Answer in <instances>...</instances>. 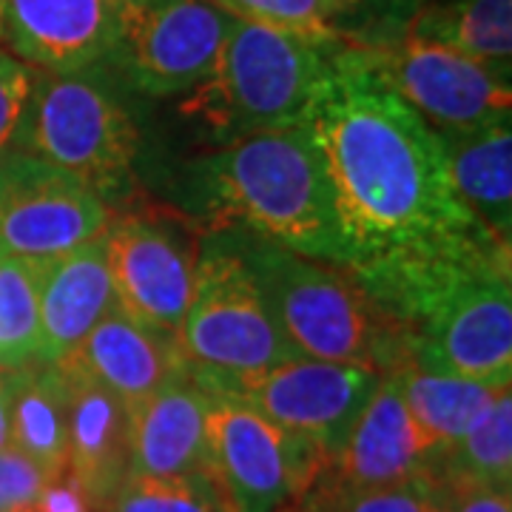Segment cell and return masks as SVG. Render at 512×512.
I'll return each instance as SVG.
<instances>
[{"mask_svg": "<svg viewBox=\"0 0 512 512\" xmlns=\"http://www.w3.org/2000/svg\"><path fill=\"white\" fill-rule=\"evenodd\" d=\"M188 185L208 228H242L293 254L348 268L336 194L308 123L211 148L191 165Z\"/></svg>", "mask_w": 512, "mask_h": 512, "instance_id": "cell-2", "label": "cell"}, {"mask_svg": "<svg viewBox=\"0 0 512 512\" xmlns=\"http://www.w3.org/2000/svg\"><path fill=\"white\" fill-rule=\"evenodd\" d=\"M325 464L311 441L239 399L211 393L208 470L231 512H293Z\"/></svg>", "mask_w": 512, "mask_h": 512, "instance_id": "cell-8", "label": "cell"}, {"mask_svg": "<svg viewBox=\"0 0 512 512\" xmlns=\"http://www.w3.org/2000/svg\"><path fill=\"white\" fill-rule=\"evenodd\" d=\"M29 512H94L86 498L74 490L69 481H55L46 487V493L40 495L35 507Z\"/></svg>", "mask_w": 512, "mask_h": 512, "instance_id": "cell-33", "label": "cell"}, {"mask_svg": "<svg viewBox=\"0 0 512 512\" xmlns=\"http://www.w3.org/2000/svg\"><path fill=\"white\" fill-rule=\"evenodd\" d=\"M114 208L77 177L23 151L0 154V256L55 259L103 237Z\"/></svg>", "mask_w": 512, "mask_h": 512, "instance_id": "cell-13", "label": "cell"}, {"mask_svg": "<svg viewBox=\"0 0 512 512\" xmlns=\"http://www.w3.org/2000/svg\"><path fill=\"white\" fill-rule=\"evenodd\" d=\"M359 55L436 134L512 117L510 77L456 49L404 35Z\"/></svg>", "mask_w": 512, "mask_h": 512, "instance_id": "cell-12", "label": "cell"}, {"mask_svg": "<svg viewBox=\"0 0 512 512\" xmlns=\"http://www.w3.org/2000/svg\"><path fill=\"white\" fill-rule=\"evenodd\" d=\"M444 493L447 512H512V490H495L481 484H447Z\"/></svg>", "mask_w": 512, "mask_h": 512, "instance_id": "cell-32", "label": "cell"}, {"mask_svg": "<svg viewBox=\"0 0 512 512\" xmlns=\"http://www.w3.org/2000/svg\"><path fill=\"white\" fill-rule=\"evenodd\" d=\"M211 393L188 370L131 410V476H191L208 470Z\"/></svg>", "mask_w": 512, "mask_h": 512, "instance_id": "cell-19", "label": "cell"}, {"mask_svg": "<svg viewBox=\"0 0 512 512\" xmlns=\"http://www.w3.org/2000/svg\"><path fill=\"white\" fill-rule=\"evenodd\" d=\"M510 256H478L384 302V311L404 330L410 365L512 384Z\"/></svg>", "mask_w": 512, "mask_h": 512, "instance_id": "cell-4", "label": "cell"}, {"mask_svg": "<svg viewBox=\"0 0 512 512\" xmlns=\"http://www.w3.org/2000/svg\"><path fill=\"white\" fill-rule=\"evenodd\" d=\"M330 52L282 29L234 18L214 72L185 94L183 114L208 128L217 146L265 128L299 126Z\"/></svg>", "mask_w": 512, "mask_h": 512, "instance_id": "cell-6", "label": "cell"}, {"mask_svg": "<svg viewBox=\"0 0 512 512\" xmlns=\"http://www.w3.org/2000/svg\"><path fill=\"white\" fill-rule=\"evenodd\" d=\"M512 117L439 134L458 202L490 237L512 248Z\"/></svg>", "mask_w": 512, "mask_h": 512, "instance_id": "cell-20", "label": "cell"}, {"mask_svg": "<svg viewBox=\"0 0 512 512\" xmlns=\"http://www.w3.org/2000/svg\"><path fill=\"white\" fill-rule=\"evenodd\" d=\"M293 512H447V493L433 478L393 487H345L316 478Z\"/></svg>", "mask_w": 512, "mask_h": 512, "instance_id": "cell-26", "label": "cell"}, {"mask_svg": "<svg viewBox=\"0 0 512 512\" xmlns=\"http://www.w3.org/2000/svg\"><path fill=\"white\" fill-rule=\"evenodd\" d=\"M12 447L9 436V367L0 365V450Z\"/></svg>", "mask_w": 512, "mask_h": 512, "instance_id": "cell-34", "label": "cell"}, {"mask_svg": "<svg viewBox=\"0 0 512 512\" xmlns=\"http://www.w3.org/2000/svg\"><path fill=\"white\" fill-rule=\"evenodd\" d=\"M111 69L37 72L15 151L77 177L103 200L126 205L137 191L143 134Z\"/></svg>", "mask_w": 512, "mask_h": 512, "instance_id": "cell-5", "label": "cell"}, {"mask_svg": "<svg viewBox=\"0 0 512 512\" xmlns=\"http://www.w3.org/2000/svg\"><path fill=\"white\" fill-rule=\"evenodd\" d=\"M396 376L410 416L439 450H447L453 441L461 439L495 399L512 390V384L444 376L416 365H404L396 370Z\"/></svg>", "mask_w": 512, "mask_h": 512, "instance_id": "cell-23", "label": "cell"}, {"mask_svg": "<svg viewBox=\"0 0 512 512\" xmlns=\"http://www.w3.org/2000/svg\"><path fill=\"white\" fill-rule=\"evenodd\" d=\"M103 512H231L211 470L191 476H128Z\"/></svg>", "mask_w": 512, "mask_h": 512, "instance_id": "cell-27", "label": "cell"}, {"mask_svg": "<svg viewBox=\"0 0 512 512\" xmlns=\"http://www.w3.org/2000/svg\"><path fill=\"white\" fill-rule=\"evenodd\" d=\"M299 356L393 373L410 365L399 322L342 265L316 262L242 228H222Z\"/></svg>", "mask_w": 512, "mask_h": 512, "instance_id": "cell-3", "label": "cell"}, {"mask_svg": "<svg viewBox=\"0 0 512 512\" xmlns=\"http://www.w3.org/2000/svg\"><path fill=\"white\" fill-rule=\"evenodd\" d=\"M211 3H217L234 18L282 29L322 49L345 46L336 29V9L330 0H211Z\"/></svg>", "mask_w": 512, "mask_h": 512, "instance_id": "cell-28", "label": "cell"}, {"mask_svg": "<svg viewBox=\"0 0 512 512\" xmlns=\"http://www.w3.org/2000/svg\"><path fill=\"white\" fill-rule=\"evenodd\" d=\"M305 123L328 165L348 271L379 305L461 262L512 254L458 202L439 134L359 49L330 52Z\"/></svg>", "mask_w": 512, "mask_h": 512, "instance_id": "cell-1", "label": "cell"}, {"mask_svg": "<svg viewBox=\"0 0 512 512\" xmlns=\"http://www.w3.org/2000/svg\"><path fill=\"white\" fill-rule=\"evenodd\" d=\"M40 262L0 256V365L40 359Z\"/></svg>", "mask_w": 512, "mask_h": 512, "instance_id": "cell-25", "label": "cell"}, {"mask_svg": "<svg viewBox=\"0 0 512 512\" xmlns=\"http://www.w3.org/2000/svg\"><path fill=\"white\" fill-rule=\"evenodd\" d=\"M128 0H6L3 43L37 72L109 69Z\"/></svg>", "mask_w": 512, "mask_h": 512, "instance_id": "cell-14", "label": "cell"}, {"mask_svg": "<svg viewBox=\"0 0 512 512\" xmlns=\"http://www.w3.org/2000/svg\"><path fill=\"white\" fill-rule=\"evenodd\" d=\"M35 69L0 49V154L15 146L20 120L32 94Z\"/></svg>", "mask_w": 512, "mask_h": 512, "instance_id": "cell-30", "label": "cell"}, {"mask_svg": "<svg viewBox=\"0 0 512 512\" xmlns=\"http://www.w3.org/2000/svg\"><path fill=\"white\" fill-rule=\"evenodd\" d=\"M345 46L373 49L407 35L424 0H330Z\"/></svg>", "mask_w": 512, "mask_h": 512, "instance_id": "cell-29", "label": "cell"}, {"mask_svg": "<svg viewBox=\"0 0 512 512\" xmlns=\"http://www.w3.org/2000/svg\"><path fill=\"white\" fill-rule=\"evenodd\" d=\"M234 26L211 0H128L109 69L128 92L177 97L214 72Z\"/></svg>", "mask_w": 512, "mask_h": 512, "instance_id": "cell-10", "label": "cell"}, {"mask_svg": "<svg viewBox=\"0 0 512 512\" xmlns=\"http://www.w3.org/2000/svg\"><path fill=\"white\" fill-rule=\"evenodd\" d=\"M40 359L63 362L117 305L106 239L40 262Z\"/></svg>", "mask_w": 512, "mask_h": 512, "instance_id": "cell-18", "label": "cell"}, {"mask_svg": "<svg viewBox=\"0 0 512 512\" xmlns=\"http://www.w3.org/2000/svg\"><path fill=\"white\" fill-rule=\"evenodd\" d=\"M66 373V478L94 512H103L131 476V413L109 387L69 362Z\"/></svg>", "mask_w": 512, "mask_h": 512, "instance_id": "cell-16", "label": "cell"}, {"mask_svg": "<svg viewBox=\"0 0 512 512\" xmlns=\"http://www.w3.org/2000/svg\"><path fill=\"white\" fill-rule=\"evenodd\" d=\"M66 373L57 362L32 359L9 367V436L49 481L66 478Z\"/></svg>", "mask_w": 512, "mask_h": 512, "instance_id": "cell-21", "label": "cell"}, {"mask_svg": "<svg viewBox=\"0 0 512 512\" xmlns=\"http://www.w3.org/2000/svg\"><path fill=\"white\" fill-rule=\"evenodd\" d=\"M439 456V447L410 416L393 370L379 379L348 439L328 458L319 478L345 487H393L421 478L436 481Z\"/></svg>", "mask_w": 512, "mask_h": 512, "instance_id": "cell-15", "label": "cell"}, {"mask_svg": "<svg viewBox=\"0 0 512 512\" xmlns=\"http://www.w3.org/2000/svg\"><path fill=\"white\" fill-rule=\"evenodd\" d=\"M3 12H6V0H0V40H3Z\"/></svg>", "mask_w": 512, "mask_h": 512, "instance_id": "cell-35", "label": "cell"}, {"mask_svg": "<svg viewBox=\"0 0 512 512\" xmlns=\"http://www.w3.org/2000/svg\"><path fill=\"white\" fill-rule=\"evenodd\" d=\"M180 348L194 379L256 373L299 356L279 333L254 276L222 228L202 231Z\"/></svg>", "mask_w": 512, "mask_h": 512, "instance_id": "cell-7", "label": "cell"}, {"mask_svg": "<svg viewBox=\"0 0 512 512\" xmlns=\"http://www.w3.org/2000/svg\"><path fill=\"white\" fill-rule=\"evenodd\" d=\"M55 484L18 450H0V512H29Z\"/></svg>", "mask_w": 512, "mask_h": 512, "instance_id": "cell-31", "label": "cell"}, {"mask_svg": "<svg viewBox=\"0 0 512 512\" xmlns=\"http://www.w3.org/2000/svg\"><path fill=\"white\" fill-rule=\"evenodd\" d=\"M439 484H481L512 490V390L495 399L481 419L441 450L436 467Z\"/></svg>", "mask_w": 512, "mask_h": 512, "instance_id": "cell-24", "label": "cell"}, {"mask_svg": "<svg viewBox=\"0 0 512 512\" xmlns=\"http://www.w3.org/2000/svg\"><path fill=\"white\" fill-rule=\"evenodd\" d=\"M202 231L154 205L114 214L103 239L117 305L148 328L180 339L194 291Z\"/></svg>", "mask_w": 512, "mask_h": 512, "instance_id": "cell-9", "label": "cell"}, {"mask_svg": "<svg viewBox=\"0 0 512 512\" xmlns=\"http://www.w3.org/2000/svg\"><path fill=\"white\" fill-rule=\"evenodd\" d=\"M407 35L424 37L512 74V0H424Z\"/></svg>", "mask_w": 512, "mask_h": 512, "instance_id": "cell-22", "label": "cell"}, {"mask_svg": "<svg viewBox=\"0 0 512 512\" xmlns=\"http://www.w3.org/2000/svg\"><path fill=\"white\" fill-rule=\"evenodd\" d=\"M379 379L382 373L370 367L296 356L268 370L197 382L208 393L254 407L259 416L311 441L330 458L348 439Z\"/></svg>", "mask_w": 512, "mask_h": 512, "instance_id": "cell-11", "label": "cell"}, {"mask_svg": "<svg viewBox=\"0 0 512 512\" xmlns=\"http://www.w3.org/2000/svg\"><path fill=\"white\" fill-rule=\"evenodd\" d=\"M63 362L109 387L128 413L188 370L177 336L148 328L120 305H114Z\"/></svg>", "mask_w": 512, "mask_h": 512, "instance_id": "cell-17", "label": "cell"}]
</instances>
